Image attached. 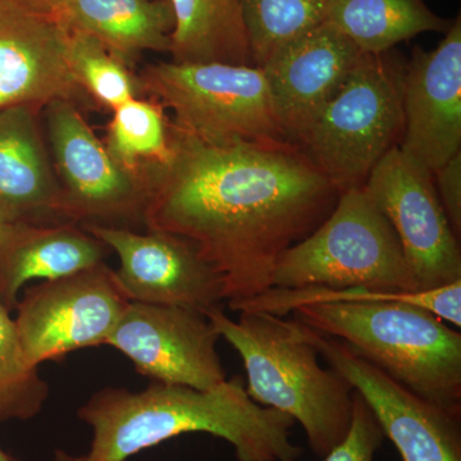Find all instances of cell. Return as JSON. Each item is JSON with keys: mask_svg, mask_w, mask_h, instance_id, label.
<instances>
[{"mask_svg": "<svg viewBox=\"0 0 461 461\" xmlns=\"http://www.w3.org/2000/svg\"><path fill=\"white\" fill-rule=\"evenodd\" d=\"M169 129L168 158L139 169L145 229L193 244L230 308L253 299L272 287L285 251L329 217L339 191L291 142L211 145Z\"/></svg>", "mask_w": 461, "mask_h": 461, "instance_id": "6da1fadb", "label": "cell"}, {"mask_svg": "<svg viewBox=\"0 0 461 461\" xmlns=\"http://www.w3.org/2000/svg\"><path fill=\"white\" fill-rule=\"evenodd\" d=\"M77 417L93 430L86 461H127L133 455L187 433H208L233 446L238 461H296L291 441L296 421L258 405L240 377L209 390L153 382L139 393L96 391Z\"/></svg>", "mask_w": 461, "mask_h": 461, "instance_id": "7a4b0ae2", "label": "cell"}, {"mask_svg": "<svg viewBox=\"0 0 461 461\" xmlns=\"http://www.w3.org/2000/svg\"><path fill=\"white\" fill-rule=\"evenodd\" d=\"M205 317L241 357L247 393L254 402L299 421L317 456H326L345 438L353 415V387L321 366L320 354L297 321L263 312H240L233 321L222 306L205 312Z\"/></svg>", "mask_w": 461, "mask_h": 461, "instance_id": "3957f363", "label": "cell"}, {"mask_svg": "<svg viewBox=\"0 0 461 461\" xmlns=\"http://www.w3.org/2000/svg\"><path fill=\"white\" fill-rule=\"evenodd\" d=\"M293 314L415 395L461 415V333L437 315L402 302L323 303Z\"/></svg>", "mask_w": 461, "mask_h": 461, "instance_id": "277c9868", "label": "cell"}, {"mask_svg": "<svg viewBox=\"0 0 461 461\" xmlns=\"http://www.w3.org/2000/svg\"><path fill=\"white\" fill-rule=\"evenodd\" d=\"M403 68L387 53H362L344 85L296 147L339 193L364 186L399 145Z\"/></svg>", "mask_w": 461, "mask_h": 461, "instance_id": "5b68a950", "label": "cell"}, {"mask_svg": "<svg viewBox=\"0 0 461 461\" xmlns=\"http://www.w3.org/2000/svg\"><path fill=\"white\" fill-rule=\"evenodd\" d=\"M417 291L395 230L363 186L339 193L335 208L285 251L272 287Z\"/></svg>", "mask_w": 461, "mask_h": 461, "instance_id": "8992f818", "label": "cell"}, {"mask_svg": "<svg viewBox=\"0 0 461 461\" xmlns=\"http://www.w3.org/2000/svg\"><path fill=\"white\" fill-rule=\"evenodd\" d=\"M142 98L172 112L182 132L211 145L286 141L260 67L156 63L138 74Z\"/></svg>", "mask_w": 461, "mask_h": 461, "instance_id": "52a82bcc", "label": "cell"}, {"mask_svg": "<svg viewBox=\"0 0 461 461\" xmlns=\"http://www.w3.org/2000/svg\"><path fill=\"white\" fill-rule=\"evenodd\" d=\"M51 163L62 198L66 222L85 226L126 227L144 224V180L109 153L83 111L56 100L41 112Z\"/></svg>", "mask_w": 461, "mask_h": 461, "instance_id": "ba28073f", "label": "cell"}, {"mask_svg": "<svg viewBox=\"0 0 461 461\" xmlns=\"http://www.w3.org/2000/svg\"><path fill=\"white\" fill-rule=\"evenodd\" d=\"M129 304L105 262L26 288L14 323L27 360L39 366L105 345Z\"/></svg>", "mask_w": 461, "mask_h": 461, "instance_id": "9c48e42d", "label": "cell"}, {"mask_svg": "<svg viewBox=\"0 0 461 461\" xmlns=\"http://www.w3.org/2000/svg\"><path fill=\"white\" fill-rule=\"evenodd\" d=\"M363 187L395 230L420 290L461 280L459 238L448 222L432 171L396 145Z\"/></svg>", "mask_w": 461, "mask_h": 461, "instance_id": "30bf717a", "label": "cell"}, {"mask_svg": "<svg viewBox=\"0 0 461 461\" xmlns=\"http://www.w3.org/2000/svg\"><path fill=\"white\" fill-rule=\"evenodd\" d=\"M297 323L330 368L363 397L402 461H461V415L415 395L341 339Z\"/></svg>", "mask_w": 461, "mask_h": 461, "instance_id": "8fae6325", "label": "cell"}, {"mask_svg": "<svg viewBox=\"0 0 461 461\" xmlns=\"http://www.w3.org/2000/svg\"><path fill=\"white\" fill-rule=\"evenodd\" d=\"M220 339L200 312L130 302L105 345L153 382L209 390L227 379L217 353Z\"/></svg>", "mask_w": 461, "mask_h": 461, "instance_id": "7c38bea8", "label": "cell"}, {"mask_svg": "<svg viewBox=\"0 0 461 461\" xmlns=\"http://www.w3.org/2000/svg\"><path fill=\"white\" fill-rule=\"evenodd\" d=\"M81 227L120 259L115 280L130 302L180 306L204 315L224 302L220 275L187 240L159 230Z\"/></svg>", "mask_w": 461, "mask_h": 461, "instance_id": "4fadbf2b", "label": "cell"}, {"mask_svg": "<svg viewBox=\"0 0 461 461\" xmlns=\"http://www.w3.org/2000/svg\"><path fill=\"white\" fill-rule=\"evenodd\" d=\"M71 30L62 18L23 0H0V109L56 100L94 107L72 75Z\"/></svg>", "mask_w": 461, "mask_h": 461, "instance_id": "5bb4252c", "label": "cell"}, {"mask_svg": "<svg viewBox=\"0 0 461 461\" xmlns=\"http://www.w3.org/2000/svg\"><path fill=\"white\" fill-rule=\"evenodd\" d=\"M399 148L436 171L461 147V18L433 50L417 48L403 68Z\"/></svg>", "mask_w": 461, "mask_h": 461, "instance_id": "9a60e30c", "label": "cell"}, {"mask_svg": "<svg viewBox=\"0 0 461 461\" xmlns=\"http://www.w3.org/2000/svg\"><path fill=\"white\" fill-rule=\"evenodd\" d=\"M362 51L327 23L282 47L260 68L286 141L296 145L344 85Z\"/></svg>", "mask_w": 461, "mask_h": 461, "instance_id": "2e32d148", "label": "cell"}, {"mask_svg": "<svg viewBox=\"0 0 461 461\" xmlns=\"http://www.w3.org/2000/svg\"><path fill=\"white\" fill-rule=\"evenodd\" d=\"M42 109H0V224L66 222Z\"/></svg>", "mask_w": 461, "mask_h": 461, "instance_id": "e0dca14e", "label": "cell"}, {"mask_svg": "<svg viewBox=\"0 0 461 461\" xmlns=\"http://www.w3.org/2000/svg\"><path fill=\"white\" fill-rule=\"evenodd\" d=\"M111 253L80 224H0V303L14 311L27 282L65 277L104 263Z\"/></svg>", "mask_w": 461, "mask_h": 461, "instance_id": "ac0fdd59", "label": "cell"}, {"mask_svg": "<svg viewBox=\"0 0 461 461\" xmlns=\"http://www.w3.org/2000/svg\"><path fill=\"white\" fill-rule=\"evenodd\" d=\"M59 17L130 68L145 51L171 50L175 16L168 0H63Z\"/></svg>", "mask_w": 461, "mask_h": 461, "instance_id": "d6986e66", "label": "cell"}, {"mask_svg": "<svg viewBox=\"0 0 461 461\" xmlns=\"http://www.w3.org/2000/svg\"><path fill=\"white\" fill-rule=\"evenodd\" d=\"M172 62L253 66L241 0H168Z\"/></svg>", "mask_w": 461, "mask_h": 461, "instance_id": "ffe728a7", "label": "cell"}, {"mask_svg": "<svg viewBox=\"0 0 461 461\" xmlns=\"http://www.w3.org/2000/svg\"><path fill=\"white\" fill-rule=\"evenodd\" d=\"M324 23L362 53H387L424 32H446L453 21L437 16L424 0H327Z\"/></svg>", "mask_w": 461, "mask_h": 461, "instance_id": "44dd1931", "label": "cell"}, {"mask_svg": "<svg viewBox=\"0 0 461 461\" xmlns=\"http://www.w3.org/2000/svg\"><path fill=\"white\" fill-rule=\"evenodd\" d=\"M402 302L421 309L461 327V280L445 286L417 291H375L366 288H329L306 286L296 288L271 287L247 302L230 306L233 312H263L286 317L305 305L323 303Z\"/></svg>", "mask_w": 461, "mask_h": 461, "instance_id": "7402d4cb", "label": "cell"}, {"mask_svg": "<svg viewBox=\"0 0 461 461\" xmlns=\"http://www.w3.org/2000/svg\"><path fill=\"white\" fill-rule=\"evenodd\" d=\"M109 153L130 171L163 162L171 153V129L156 100L133 98L112 111L104 141Z\"/></svg>", "mask_w": 461, "mask_h": 461, "instance_id": "603a6c76", "label": "cell"}, {"mask_svg": "<svg viewBox=\"0 0 461 461\" xmlns=\"http://www.w3.org/2000/svg\"><path fill=\"white\" fill-rule=\"evenodd\" d=\"M327 0H241L253 66L324 23Z\"/></svg>", "mask_w": 461, "mask_h": 461, "instance_id": "cb8c5ba5", "label": "cell"}, {"mask_svg": "<svg viewBox=\"0 0 461 461\" xmlns=\"http://www.w3.org/2000/svg\"><path fill=\"white\" fill-rule=\"evenodd\" d=\"M27 360L11 312L0 303V423L41 414L50 386Z\"/></svg>", "mask_w": 461, "mask_h": 461, "instance_id": "d4e9b609", "label": "cell"}, {"mask_svg": "<svg viewBox=\"0 0 461 461\" xmlns=\"http://www.w3.org/2000/svg\"><path fill=\"white\" fill-rule=\"evenodd\" d=\"M68 59L76 81L98 107L113 111L127 100L142 98L138 75L93 36L71 30Z\"/></svg>", "mask_w": 461, "mask_h": 461, "instance_id": "484cf974", "label": "cell"}, {"mask_svg": "<svg viewBox=\"0 0 461 461\" xmlns=\"http://www.w3.org/2000/svg\"><path fill=\"white\" fill-rule=\"evenodd\" d=\"M384 439V432L375 414L363 397L354 391L353 415L348 435L323 456V461H375Z\"/></svg>", "mask_w": 461, "mask_h": 461, "instance_id": "4316f807", "label": "cell"}, {"mask_svg": "<svg viewBox=\"0 0 461 461\" xmlns=\"http://www.w3.org/2000/svg\"><path fill=\"white\" fill-rule=\"evenodd\" d=\"M436 190L455 235L461 233V151L433 171Z\"/></svg>", "mask_w": 461, "mask_h": 461, "instance_id": "83f0119b", "label": "cell"}, {"mask_svg": "<svg viewBox=\"0 0 461 461\" xmlns=\"http://www.w3.org/2000/svg\"><path fill=\"white\" fill-rule=\"evenodd\" d=\"M23 2L32 5V7L42 9V11L50 12V14L59 16L63 0H23Z\"/></svg>", "mask_w": 461, "mask_h": 461, "instance_id": "f1b7e54d", "label": "cell"}, {"mask_svg": "<svg viewBox=\"0 0 461 461\" xmlns=\"http://www.w3.org/2000/svg\"><path fill=\"white\" fill-rule=\"evenodd\" d=\"M51 461H86V457H85V455L76 456V455L67 453L65 450H57Z\"/></svg>", "mask_w": 461, "mask_h": 461, "instance_id": "f546056e", "label": "cell"}, {"mask_svg": "<svg viewBox=\"0 0 461 461\" xmlns=\"http://www.w3.org/2000/svg\"><path fill=\"white\" fill-rule=\"evenodd\" d=\"M0 461H21L20 459H17L16 456H14V455L7 453V451L5 450V448L0 446Z\"/></svg>", "mask_w": 461, "mask_h": 461, "instance_id": "4dcf8cb0", "label": "cell"}]
</instances>
